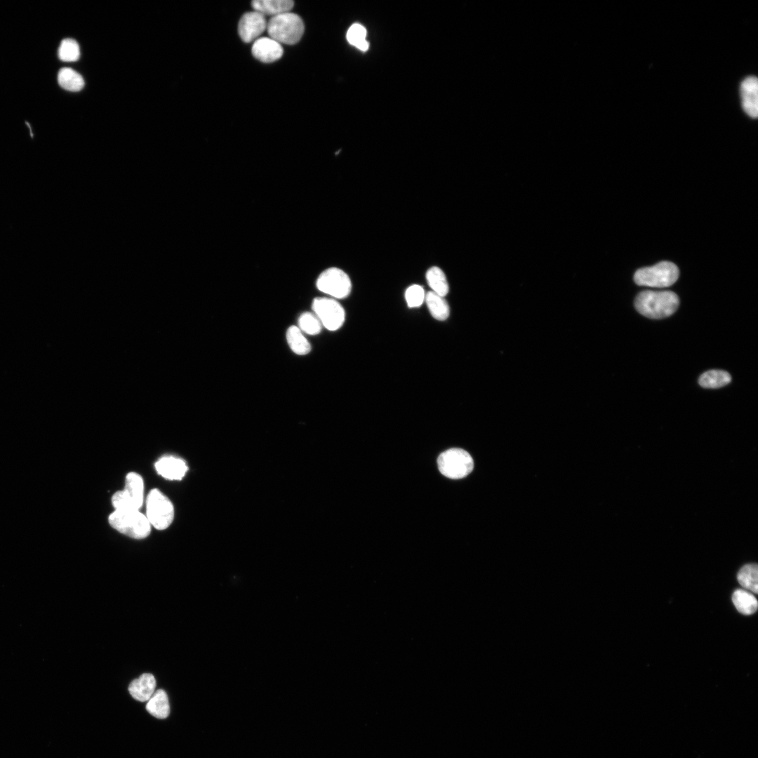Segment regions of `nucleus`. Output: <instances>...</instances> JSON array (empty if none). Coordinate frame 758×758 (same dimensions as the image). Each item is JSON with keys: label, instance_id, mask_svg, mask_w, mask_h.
<instances>
[{"label": "nucleus", "instance_id": "obj_7", "mask_svg": "<svg viewBox=\"0 0 758 758\" xmlns=\"http://www.w3.org/2000/svg\"><path fill=\"white\" fill-rule=\"evenodd\" d=\"M316 286L319 291L334 299L345 298L352 291V282L348 274L335 267L321 272L317 279Z\"/></svg>", "mask_w": 758, "mask_h": 758}, {"label": "nucleus", "instance_id": "obj_21", "mask_svg": "<svg viewBox=\"0 0 758 758\" xmlns=\"http://www.w3.org/2000/svg\"><path fill=\"white\" fill-rule=\"evenodd\" d=\"M58 81L62 88L69 91H79L84 86V81L81 74L69 67L60 69Z\"/></svg>", "mask_w": 758, "mask_h": 758}, {"label": "nucleus", "instance_id": "obj_1", "mask_svg": "<svg viewBox=\"0 0 758 758\" xmlns=\"http://www.w3.org/2000/svg\"><path fill=\"white\" fill-rule=\"evenodd\" d=\"M679 300L670 291H644L634 300L637 310L651 319H662L672 314L678 308Z\"/></svg>", "mask_w": 758, "mask_h": 758}, {"label": "nucleus", "instance_id": "obj_12", "mask_svg": "<svg viewBox=\"0 0 758 758\" xmlns=\"http://www.w3.org/2000/svg\"><path fill=\"white\" fill-rule=\"evenodd\" d=\"M283 47L277 41L270 37H261L256 39L252 46V54L262 62H272L281 58Z\"/></svg>", "mask_w": 758, "mask_h": 758}, {"label": "nucleus", "instance_id": "obj_9", "mask_svg": "<svg viewBox=\"0 0 758 758\" xmlns=\"http://www.w3.org/2000/svg\"><path fill=\"white\" fill-rule=\"evenodd\" d=\"M312 309L322 326L329 331H336L344 324L345 312L336 299L330 297L315 298L312 303Z\"/></svg>", "mask_w": 758, "mask_h": 758}, {"label": "nucleus", "instance_id": "obj_24", "mask_svg": "<svg viewBox=\"0 0 758 758\" xmlns=\"http://www.w3.org/2000/svg\"><path fill=\"white\" fill-rule=\"evenodd\" d=\"M298 323V327L302 332L311 335L319 334L323 326L320 320L313 312H306L301 314Z\"/></svg>", "mask_w": 758, "mask_h": 758}, {"label": "nucleus", "instance_id": "obj_6", "mask_svg": "<svg viewBox=\"0 0 758 758\" xmlns=\"http://www.w3.org/2000/svg\"><path fill=\"white\" fill-rule=\"evenodd\" d=\"M146 517L149 524L158 530L168 528L174 517L171 501L159 489L149 491L146 499Z\"/></svg>", "mask_w": 758, "mask_h": 758}, {"label": "nucleus", "instance_id": "obj_15", "mask_svg": "<svg viewBox=\"0 0 758 758\" xmlns=\"http://www.w3.org/2000/svg\"><path fill=\"white\" fill-rule=\"evenodd\" d=\"M291 0H254L251 2L255 11L262 15H278L288 13L293 7Z\"/></svg>", "mask_w": 758, "mask_h": 758}, {"label": "nucleus", "instance_id": "obj_11", "mask_svg": "<svg viewBox=\"0 0 758 758\" xmlns=\"http://www.w3.org/2000/svg\"><path fill=\"white\" fill-rule=\"evenodd\" d=\"M741 104L744 112L751 118L758 116V81L754 76L746 77L740 84Z\"/></svg>", "mask_w": 758, "mask_h": 758}, {"label": "nucleus", "instance_id": "obj_25", "mask_svg": "<svg viewBox=\"0 0 758 758\" xmlns=\"http://www.w3.org/2000/svg\"><path fill=\"white\" fill-rule=\"evenodd\" d=\"M58 58L64 62L77 61L80 56V49L78 43L73 39H63L58 48Z\"/></svg>", "mask_w": 758, "mask_h": 758}, {"label": "nucleus", "instance_id": "obj_27", "mask_svg": "<svg viewBox=\"0 0 758 758\" xmlns=\"http://www.w3.org/2000/svg\"><path fill=\"white\" fill-rule=\"evenodd\" d=\"M425 294L423 286L418 284L410 286L405 292V299L408 307H420L425 301Z\"/></svg>", "mask_w": 758, "mask_h": 758}, {"label": "nucleus", "instance_id": "obj_18", "mask_svg": "<svg viewBox=\"0 0 758 758\" xmlns=\"http://www.w3.org/2000/svg\"><path fill=\"white\" fill-rule=\"evenodd\" d=\"M286 335L288 345L295 354L305 355L311 351L310 342L298 326L288 327Z\"/></svg>", "mask_w": 758, "mask_h": 758}, {"label": "nucleus", "instance_id": "obj_8", "mask_svg": "<svg viewBox=\"0 0 758 758\" xmlns=\"http://www.w3.org/2000/svg\"><path fill=\"white\" fill-rule=\"evenodd\" d=\"M143 480L135 472H129L126 477L125 488L116 492L112 503L115 510H139L143 503Z\"/></svg>", "mask_w": 758, "mask_h": 758}, {"label": "nucleus", "instance_id": "obj_5", "mask_svg": "<svg viewBox=\"0 0 758 758\" xmlns=\"http://www.w3.org/2000/svg\"><path fill=\"white\" fill-rule=\"evenodd\" d=\"M437 464L440 472L453 479L465 477L474 468L470 454L460 448H452L441 453L437 458Z\"/></svg>", "mask_w": 758, "mask_h": 758}, {"label": "nucleus", "instance_id": "obj_4", "mask_svg": "<svg viewBox=\"0 0 758 758\" xmlns=\"http://www.w3.org/2000/svg\"><path fill=\"white\" fill-rule=\"evenodd\" d=\"M679 277L677 265L669 261H662L653 266L636 271L634 280L637 285L653 288H664L672 285Z\"/></svg>", "mask_w": 758, "mask_h": 758}, {"label": "nucleus", "instance_id": "obj_19", "mask_svg": "<svg viewBox=\"0 0 758 758\" xmlns=\"http://www.w3.org/2000/svg\"><path fill=\"white\" fill-rule=\"evenodd\" d=\"M425 277L432 291L443 297L448 294L449 285L444 272L440 267L437 266L430 267L426 272Z\"/></svg>", "mask_w": 758, "mask_h": 758}, {"label": "nucleus", "instance_id": "obj_17", "mask_svg": "<svg viewBox=\"0 0 758 758\" xmlns=\"http://www.w3.org/2000/svg\"><path fill=\"white\" fill-rule=\"evenodd\" d=\"M425 301L431 315L437 320L444 321L450 314V307L444 297L430 291L425 294Z\"/></svg>", "mask_w": 758, "mask_h": 758}, {"label": "nucleus", "instance_id": "obj_22", "mask_svg": "<svg viewBox=\"0 0 758 758\" xmlns=\"http://www.w3.org/2000/svg\"><path fill=\"white\" fill-rule=\"evenodd\" d=\"M731 380V376L728 372L722 370H710L700 376L698 383L704 388H719L726 385Z\"/></svg>", "mask_w": 758, "mask_h": 758}, {"label": "nucleus", "instance_id": "obj_23", "mask_svg": "<svg viewBox=\"0 0 758 758\" xmlns=\"http://www.w3.org/2000/svg\"><path fill=\"white\" fill-rule=\"evenodd\" d=\"M740 585L754 594L758 592V567L756 564L743 566L737 574Z\"/></svg>", "mask_w": 758, "mask_h": 758}, {"label": "nucleus", "instance_id": "obj_13", "mask_svg": "<svg viewBox=\"0 0 758 758\" xmlns=\"http://www.w3.org/2000/svg\"><path fill=\"white\" fill-rule=\"evenodd\" d=\"M154 466L157 473L168 480L182 479L188 470L184 460L172 456L161 458Z\"/></svg>", "mask_w": 758, "mask_h": 758}, {"label": "nucleus", "instance_id": "obj_16", "mask_svg": "<svg viewBox=\"0 0 758 758\" xmlns=\"http://www.w3.org/2000/svg\"><path fill=\"white\" fill-rule=\"evenodd\" d=\"M146 710L157 718H166L170 713V705L166 691L162 689L154 691L147 700Z\"/></svg>", "mask_w": 758, "mask_h": 758}, {"label": "nucleus", "instance_id": "obj_14", "mask_svg": "<svg viewBox=\"0 0 758 758\" xmlns=\"http://www.w3.org/2000/svg\"><path fill=\"white\" fill-rule=\"evenodd\" d=\"M155 687L154 677L152 674L144 673L131 682L128 691L133 698L140 702H145L154 693Z\"/></svg>", "mask_w": 758, "mask_h": 758}, {"label": "nucleus", "instance_id": "obj_26", "mask_svg": "<svg viewBox=\"0 0 758 758\" xmlns=\"http://www.w3.org/2000/svg\"><path fill=\"white\" fill-rule=\"evenodd\" d=\"M366 29L358 23L353 24L347 32L348 42L363 51L368 48V43L366 40Z\"/></svg>", "mask_w": 758, "mask_h": 758}, {"label": "nucleus", "instance_id": "obj_20", "mask_svg": "<svg viewBox=\"0 0 758 758\" xmlns=\"http://www.w3.org/2000/svg\"><path fill=\"white\" fill-rule=\"evenodd\" d=\"M732 601L736 609L742 614L751 615L757 610L756 597L745 590L738 589L732 594Z\"/></svg>", "mask_w": 758, "mask_h": 758}, {"label": "nucleus", "instance_id": "obj_3", "mask_svg": "<svg viewBox=\"0 0 758 758\" xmlns=\"http://www.w3.org/2000/svg\"><path fill=\"white\" fill-rule=\"evenodd\" d=\"M108 520L112 528L133 538H145L151 531V524L139 510H115Z\"/></svg>", "mask_w": 758, "mask_h": 758}, {"label": "nucleus", "instance_id": "obj_2", "mask_svg": "<svg viewBox=\"0 0 758 758\" xmlns=\"http://www.w3.org/2000/svg\"><path fill=\"white\" fill-rule=\"evenodd\" d=\"M270 37L279 44L298 43L304 33V23L295 13H284L273 16L267 25Z\"/></svg>", "mask_w": 758, "mask_h": 758}, {"label": "nucleus", "instance_id": "obj_10", "mask_svg": "<svg viewBox=\"0 0 758 758\" xmlns=\"http://www.w3.org/2000/svg\"><path fill=\"white\" fill-rule=\"evenodd\" d=\"M265 15L256 11L246 13L238 25V33L241 40L249 43L255 40L267 28Z\"/></svg>", "mask_w": 758, "mask_h": 758}]
</instances>
